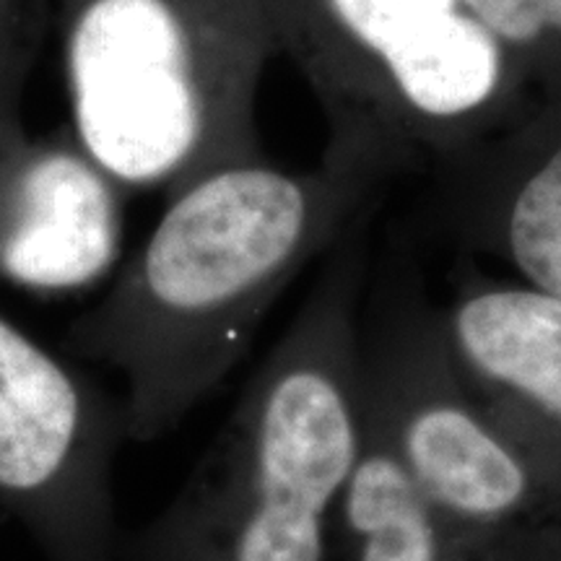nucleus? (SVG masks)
<instances>
[{"mask_svg": "<svg viewBox=\"0 0 561 561\" xmlns=\"http://www.w3.org/2000/svg\"><path fill=\"white\" fill-rule=\"evenodd\" d=\"M426 174L432 224L458 255L561 299V115L525 110Z\"/></svg>", "mask_w": 561, "mask_h": 561, "instance_id": "obj_8", "label": "nucleus"}, {"mask_svg": "<svg viewBox=\"0 0 561 561\" xmlns=\"http://www.w3.org/2000/svg\"><path fill=\"white\" fill-rule=\"evenodd\" d=\"M439 312L476 409L561 489V299L458 255Z\"/></svg>", "mask_w": 561, "mask_h": 561, "instance_id": "obj_7", "label": "nucleus"}, {"mask_svg": "<svg viewBox=\"0 0 561 561\" xmlns=\"http://www.w3.org/2000/svg\"><path fill=\"white\" fill-rule=\"evenodd\" d=\"M125 198L70 128L0 149V278L39 294L102 280L123 250Z\"/></svg>", "mask_w": 561, "mask_h": 561, "instance_id": "obj_9", "label": "nucleus"}, {"mask_svg": "<svg viewBox=\"0 0 561 561\" xmlns=\"http://www.w3.org/2000/svg\"><path fill=\"white\" fill-rule=\"evenodd\" d=\"M364 411L473 561H561V489L476 409L439 301L392 255L362 305Z\"/></svg>", "mask_w": 561, "mask_h": 561, "instance_id": "obj_5", "label": "nucleus"}, {"mask_svg": "<svg viewBox=\"0 0 561 561\" xmlns=\"http://www.w3.org/2000/svg\"><path fill=\"white\" fill-rule=\"evenodd\" d=\"M325 121L320 161L390 185L525 112L528 83L460 0H257Z\"/></svg>", "mask_w": 561, "mask_h": 561, "instance_id": "obj_4", "label": "nucleus"}, {"mask_svg": "<svg viewBox=\"0 0 561 561\" xmlns=\"http://www.w3.org/2000/svg\"><path fill=\"white\" fill-rule=\"evenodd\" d=\"M53 9L55 0H0V149L26 136L21 104Z\"/></svg>", "mask_w": 561, "mask_h": 561, "instance_id": "obj_12", "label": "nucleus"}, {"mask_svg": "<svg viewBox=\"0 0 561 561\" xmlns=\"http://www.w3.org/2000/svg\"><path fill=\"white\" fill-rule=\"evenodd\" d=\"M525 83L561 96V0H460Z\"/></svg>", "mask_w": 561, "mask_h": 561, "instance_id": "obj_11", "label": "nucleus"}, {"mask_svg": "<svg viewBox=\"0 0 561 561\" xmlns=\"http://www.w3.org/2000/svg\"><path fill=\"white\" fill-rule=\"evenodd\" d=\"M385 182L268 157L208 172L167 208L107 294L62 335L70 359L123 377L125 437L178 430L244 359L294 278L339 242Z\"/></svg>", "mask_w": 561, "mask_h": 561, "instance_id": "obj_1", "label": "nucleus"}, {"mask_svg": "<svg viewBox=\"0 0 561 561\" xmlns=\"http://www.w3.org/2000/svg\"><path fill=\"white\" fill-rule=\"evenodd\" d=\"M70 130L125 191L164 198L263 159L276 39L257 0H55Z\"/></svg>", "mask_w": 561, "mask_h": 561, "instance_id": "obj_3", "label": "nucleus"}, {"mask_svg": "<svg viewBox=\"0 0 561 561\" xmlns=\"http://www.w3.org/2000/svg\"><path fill=\"white\" fill-rule=\"evenodd\" d=\"M371 203L172 502L121 541V561H331V530L364 439L362 305Z\"/></svg>", "mask_w": 561, "mask_h": 561, "instance_id": "obj_2", "label": "nucleus"}, {"mask_svg": "<svg viewBox=\"0 0 561 561\" xmlns=\"http://www.w3.org/2000/svg\"><path fill=\"white\" fill-rule=\"evenodd\" d=\"M331 561H473L364 411L359 458L331 530Z\"/></svg>", "mask_w": 561, "mask_h": 561, "instance_id": "obj_10", "label": "nucleus"}, {"mask_svg": "<svg viewBox=\"0 0 561 561\" xmlns=\"http://www.w3.org/2000/svg\"><path fill=\"white\" fill-rule=\"evenodd\" d=\"M121 398L0 312V510L45 561H121Z\"/></svg>", "mask_w": 561, "mask_h": 561, "instance_id": "obj_6", "label": "nucleus"}]
</instances>
